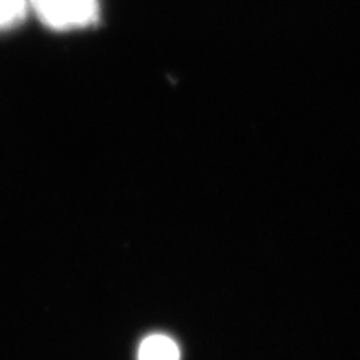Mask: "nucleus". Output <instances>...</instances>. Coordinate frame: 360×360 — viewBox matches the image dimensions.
I'll return each mask as SVG.
<instances>
[{
    "instance_id": "7ed1b4c3",
    "label": "nucleus",
    "mask_w": 360,
    "mask_h": 360,
    "mask_svg": "<svg viewBox=\"0 0 360 360\" xmlns=\"http://www.w3.org/2000/svg\"><path fill=\"white\" fill-rule=\"evenodd\" d=\"M27 13V0H0V32L20 26Z\"/></svg>"
},
{
    "instance_id": "f257e3e1",
    "label": "nucleus",
    "mask_w": 360,
    "mask_h": 360,
    "mask_svg": "<svg viewBox=\"0 0 360 360\" xmlns=\"http://www.w3.org/2000/svg\"><path fill=\"white\" fill-rule=\"evenodd\" d=\"M30 11L55 32H72L99 20V0H27Z\"/></svg>"
},
{
    "instance_id": "f03ea898",
    "label": "nucleus",
    "mask_w": 360,
    "mask_h": 360,
    "mask_svg": "<svg viewBox=\"0 0 360 360\" xmlns=\"http://www.w3.org/2000/svg\"><path fill=\"white\" fill-rule=\"evenodd\" d=\"M137 360H181V349L169 335L154 333L141 340L137 347Z\"/></svg>"
}]
</instances>
